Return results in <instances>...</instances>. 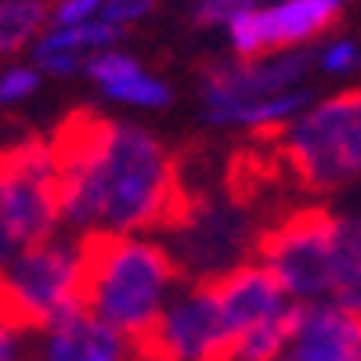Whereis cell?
<instances>
[{"label":"cell","mask_w":361,"mask_h":361,"mask_svg":"<svg viewBox=\"0 0 361 361\" xmlns=\"http://www.w3.org/2000/svg\"><path fill=\"white\" fill-rule=\"evenodd\" d=\"M145 361H228L231 336L224 329L209 282H192L170 296L152 329L137 343Z\"/></svg>","instance_id":"obj_8"},{"label":"cell","mask_w":361,"mask_h":361,"mask_svg":"<svg viewBox=\"0 0 361 361\" xmlns=\"http://www.w3.org/2000/svg\"><path fill=\"white\" fill-rule=\"evenodd\" d=\"M311 105V90L296 87V90H282L271 98H257V102H243V105H228L221 112H209L214 123H228V127H250V130H271L289 123L293 116H300Z\"/></svg>","instance_id":"obj_15"},{"label":"cell","mask_w":361,"mask_h":361,"mask_svg":"<svg viewBox=\"0 0 361 361\" xmlns=\"http://www.w3.org/2000/svg\"><path fill=\"white\" fill-rule=\"evenodd\" d=\"M37 87H40L37 66H8L0 73V105H18L29 94H37Z\"/></svg>","instance_id":"obj_18"},{"label":"cell","mask_w":361,"mask_h":361,"mask_svg":"<svg viewBox=\"0 0 361 361\" xmlns=\"http://www.w3.org/2000/svg\"><path fill=\"white\" fill-rule=\"evenodd\" d=\"M83 73L94 80L112 102H123V105H134V109H166L173 102V90L159 76H152L137 58L116 51V47L87 54Z\"/></svg>","instance_id":"obj_14"},{"label":"cell","mask_w":361,"mask_h":361,"mask_svg":"<svg viewBox=\"0 0 361 361\" xmlns=\"http://www.w3.org/2000/svg\"><path fill=\"white\" fill-rule=\"evenodd\" d=\"M170 231V257L177 264V275H188L192 282H214L238 264H250L260 243V224L246 202L235 195H209L192 199L185 214L177 217Z\"/></svg>","instance_id":"obj_6"},{"label":"cell","mask_w":361,"mask_h":361,"mask_svg":"<svg viewBox=\"0 0 361 361\" xmlns=\"http://www.w3.org/2000/svg\"><path fill=\"white\" fill-rule=\"evenodd\" d=\"M260 264L293 304H340L357 311L361 300V228L322 206L286 214L260 231Z\"/></svg>","instance_id":"obj_2"},{"label":"cell","mask_w":361,"mask_h":361,"mask_svg":"<svg viewBox=\"0 0 361 361\" xmlns=\"http://www.w3.org/2000/svg\"><path fill=\"white\" fill-rule=\"evenodd\" d=\"M29 361H145L141 347L87 311L33 329Z\"/></svg>","instance_id":"obj_11"},{"label":"cell","mask_w":361,"mask_h":361,"mask_svg":"<svg viewBox=\"0 0 361 361\" xmlns=\"http://www.w3.org/2000/svg\"><path fill=\"white\" fill-rule=\"evenodd\" d=\"M29 347H33V333L0 314V361H29Z\"/></svg>","instance_id":"obj_21"},{"label":"cell","mask_w":361,"mask_h":361,"mask_svg":"<svg viewBox=\"0 0 361 361\" xmlns=\"http://www.w3.org/2000/svg\"><path fill=\"white\" fill-rule=\"evenodd\" d=\"M83 311L141 343L177 293V264L166 246L134 235H80Z\"/></svg>","instance_id":"obj_3"},{"label":"cell","mask_w":361,"mask_h":361,"mask_svg":"<svg viewBox=\"0 0 361 361\" xmlns=\"http://www.w3.org/2000/svg\"><path fill=\"white\" fill-rule=\"evenodd\" d=\"M98 11H102V0H51V29L94 22Z\"/></svg>","instance_id":"obj_20"},{"label":"cell","mask_w":361,"mask_h":361,"mask_svg":"<svg viewBox=\"0 0 361 361\" xmlns=\"http://www.w3.org/2000/svg\"><path fill=\"white\" fill-rule=\"evenodd\" d=\"M51 22V0H0V58L29 47Z\"/></svg>","instance_id":"obj_16"},{"label":"cell","mask_w":361,"mask_h":361,"mask_svg":"<svg viewBox=\"0 0 361 361\" xmlns=\"http://www.w3.org/2000/svg\"><path fill=\"white\" fill-rule=\"evenodd\" d=\"M58 214L73 235H134L173 228L188 192L170 148L134 123L83 109L54 130Z\"/></svg>","instance_id":"obj_1"},{"label":"cell","mask_w":361,"mask_h":361,"mask_svg":"<svg viewBox=\"0 0 361 361\" xmlns=\"http://www.w3.org/2000/svg\"><path fill=\"white\" fill-rule=\"evenodd\" d=\"M214 296H217V307H221V318H224V329L231 336V347L235 340H243L246 333H253L257 325L279 318L293 307V300L282 293V286L271 279V271L264 264H238L228 275L214 279Z\"/></svg>","instance_id":"obj_12"},{"label":"cell","mask_w":361,"mask_h":361,"mask_svg":"<svg viewBox=\"0 0 361 361\" xmlns=\"http://www.w3.org/2000/svg\"><path fill=\"white\" fill-rule=\"evenodd\" d=\"M264 0H195L192 8V18L202 25V29H221V25H231L235 18L250 15L253 8H260Z\"/></svg>","instance_id":"obj_17"},{"label":"cell","mask_w":361,"mask_h":361,"mask_svg":"<svg viewBox=\"0 0 361 361\" xmlns=\"http://www.w3.org/2000/svg\"><path fill=\"white\" fill-rule=\"evenodd\" d=\"M18 238L11 231V221H8V206H4V192H0V267H4L15 253H18Z\"/></svg>","instance_id":"obj_23"},{"label":"cell","mask_w":361,"mask_h":361,"mask_svg":"<svg viewBox=\"0 0 361 361\" xmlns=\"http://www.w3.org/2000/svg\"><path fill=\"white\" fill-rule=\"evenodd\" d=\"M336 22L340 15L314 4V0H279V4H260L250 15L235 18L228 33L238 58H267L318 40Z\"/></svg>","instance_id":"obj_10"},{"label":"cell","mask_w":361,"mask_h":361,"mask_svg":"<svg viewBox=\"0 0 361 361\" xmlns=\"http://www.w3.org/2000/svg\"><path fill=\"white\" fill-rule=\"evenodd\" d=\"M282 156L300 185L311 192H333L361 170V94L343 90L300 116L282 130Z\"/></svg>","instance_id":"obj_5"},{"label":"cell","mask_w":361,"mask_h":361,"mask_svg":"<svg viewBox=\"0 0 361 361\" xmlns=\"http://www.w3.org/2000/svg\"><path fill=\"white\" fill-rule=\"evenodd\" d=\"M314 4H322V8H329V11H336V15H343V8H347V0H314Z\"/></svg>","instance_id":"obj_24"},{"label":"cell","mask_w":361,"mask_h":361,"mask_svg":"<svg viewBox=\"0 0 361 361\" xmlns=\"http://www.w3.org/2000/svg\"><path fill=\"white\" fill-rule=\"evenodd\" d=\"M0 192L22 250L58 231V170L47 137H25L11 148H0Z\"/></svg>","instance_id":"obj_7"},{"label":"cell","mask_w":361,"mask_h":361,"mask_svg":"<svg viewBox=\"0 0 361 361\" xmlns=\"http://www.w3.org/2000/svg\"><path fill=\"white\" fill-rule=\"evenodd\" d=\"M314 66H322L325 73H354L357 69V44L350 37L343 40H333L318 58H314Z\"/></svg>","instance_id":"obj_22"},{"label":"cell","mask_w":361,"mask_h":361,"mask_svg":"<svg viewBox=\"0 0 361 361\" xmlns=\"http://www.w3.org/2000/svg\"><path fill=\"white\" fill-rule=\"evenodd\" d=\"M314 69V54L296 47L267 58H235V62H214L202 69V102L206 116L228 105H243L257 98H271L282 90L304 87L307 73Z\"/></svg>","instance_id":"obj_9"},{"label":"cell","mask_w":361,"mask_h":361,"mask_svg":"<svg viewBox=\"0 0 361 361\" xmlns=\"http://www.w3.org/2000/svg\"><path fill=\"white\" fill-rule=\"evenodd\" d=\"M275 361H361L357 311L340 304H300L293 333Z\"/></svg>","instance_id":"obj_13"},{"label":"cell","mask_w":361,"mask_h":361,"mask_svg":"<svg viewBox=\"0 0 361 361\" xmlns=\"http://www.w3.org/2000/svg\"><path fill=\"white\" fill-rule=\"evenodd\" d=\"M156 4H159V0H102L98 18L109 22V25H116V29H127V25H134V22L152 15Z\"/></svg>","instance_id":"obj_19"},{"label":"cell","mask_w":361,"mask_h":361,"mask_svg":"<svg viewBox=\"0 0 361 361\" xmlns=\"http://www.w3.org/2000/svg\"><path fill=\"white\" fill-rule=\"evenodd\" d=\"M83 311V257L80 235H51L18 250L0 267V314L22 329H40L54 318Z\"/></svg>","instance_id":"obj_4"},{"label":"cell","mask_w":361,"mask_h":361,"mask_svg":"<svg viewBox=\"0 0 361 361\" xmlns=\"http://www.w3.org/2000/svg\"><path fill=\"white\" fill-rule=\"evenodd\" d=\"M228 361H235V357H228Z\"/></svg>","instance_id":"obj_25"}]
</instances>
